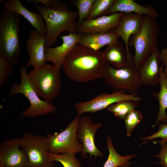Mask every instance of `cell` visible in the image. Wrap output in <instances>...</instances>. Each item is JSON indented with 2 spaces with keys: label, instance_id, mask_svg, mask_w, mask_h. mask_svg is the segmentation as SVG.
<instances>
[{
  "label": "cell",
  "instance_id": "cb8c5ba5",
  "mask_svg": "<svg viewBox=\"0 0 167 167\" xmlns=\"http://www.w3.org/2000/svg\"><path fill=\"white\" fill-rule=\"evenodd\" d=\"M139 102L124 100L114 103L107 108L116 117L124 120L127 115L138 106Z\"/></svg>",
  "mask_w": 167,
  "mask_h": 167
},
{
  "label": "cell",
  "instance_id": "ffe728a7",
  "mask_svg": "<svg viewBox=\"0 0 167 167\" xmlns=\"http://www.w3.org/2000/svg\"><path fill=\"white\" fill-rule=\"evenodd\" d=\"M119 37L110 32L105 33L82 34L79 45L95 50H100L104 46L118 41Z\"/></svg>",
  "mask_w": 167,
  "mask_h": 167
},
{
  "label": "cell",
  "instance_id": "603a6c76",
  "mask_svg": "<svg viewBox=\"0 0 167 167\" xmlns=\"http://www.w3.org/2000/svg\"><path fill=\"white\" fill-rule=\"evenodd\" d=\"M107 146L109 155L103 167H120L125 165H130V160L135 157L136 154H130L125 156L119 155L115 149L110 135L106 137Z\"/></svg>",
  "mask_w": 167,
  "mask_h": 167
},
{
  "label": "cell",
  "instance_id": "3957f363",
  "mask_svg": "<svg viewBox=\"0 0 167 167\" xmlns=\"http://www.w3.org/2000/svg\"><path fill=\"white\" fill-rule=\"evenodd\" d=\"M156 19L144 15L139 29L129 41V45L133 46L135 51L132 64L139 70L151 54L158 49L160 29Z\"/></svg>",
  "mask_w": 167,
  "mask_h": 167
},
{
  "label": "cell",
  "instance_id": "7402d4cb",
  "mask_svg": "<svg viewBox=\"0 0 167 167\" xmlns=\"http://www.w3.org/2000/svg\"><path fill=\"white\" fill-rule=\"evenodd\" d=\"M163 65L160 66V74L159 84L160 91L157 92H154L153 96L157 99L159 104V108L156 120L155 126L160 122H167V78L163 71Z\"/></svg>",
  "mask_w": 167,
  "mask_h": 167
},
{
  "label": "cell",
  "instance_id": "8992f818",
  "mask_svg": "<svg viewBox=\"0 0 167 167\" xmlns=\"http://www.w3.org/2000/svg\"><path fill=\"white\" fill-rule=\"evenodd\" d=\"M20 74L21 81L11 86L8 95L23 94L28 100L30 106L20 114L21 117L33 118L37 116L44 115L49 113H56L58 110L51 101L41 100L32 86L28 78L26 67H21Z\"/></svg>",
  "mask_w": 167,
  "mask_h": 167
},
{
  "label": "cell",
  "instance_id": "6da1fadb",
  "mask_svg": "<svg viewBox=\"0 0 167 167\" xmlns=\"http://www.w3.org/2000/svg\"><path fill=\"white\" fill-rule=\"evenodd\" d=\"M107 66L103 52L77 45L65 57L62 67L70 79L86 83L102 78Z\"/></svg>",
  "mask_w": 167,
  "mask_h": 167
},
{
  "label": "cell",
  "instance_id": "f1b7e54d",
  "mask_svg": "<svg viewBox=\"0 0 167 167\" xmlns=\"http://www.w3.org/2000/svg\"><path fill=\"white\" fill-rule=\"evenodd\" d=\"M158 127V130L155 133L148 136L141 137L138 139V140H141V141L143 142L141 145L145 144L157 138H160L161 139L160 142L161 145L167 143V123H162L159 125Z\"/></svg>",
  "mask_w": 167,
  "mask_h": 167
},
{
  "label": "cell",
  "instance_id": "ba28073f",
  "mask_svg": "<svg viewBox=\"0 0 167 167\" xmlns=\"http://www.w3.org/2000/svg\"><path fill=\"white\" fill-rule=\"evenodd\" d=\"M79 121V117L77 116L61 132L47 134L49 145V153L62 154H82L83 152V145L77 135Z\"/></svg>",
  "mask_w": 167,
  "mask_h": 167
},
{
  "label": "cell",
  "instance_id": "d590c367",
  "mask_svg": "<svg viewBox=\"0 0 167 167\" xmlns=\"http://www.w3.org/2000/svg\"><path fill=\"white\" fill-rule=\"evenodd\" d=\"M161 167H163V166H161Z\"/></svg>",
  "mask_w": 167,
  "mask_h": 167
},
{
  "label": "cell",
  "instance_id": "e0dca14e",
  "mask_svg": "<svg viewBox=\"0 0 167 167\" xmlns=\"http://www.w3.org/2000/svg\"><path fill=\"white\" fill-rule=\"evenodd\" d=\"M4 10L21 15L40 33L45 35L46 27L41 15L37 11H32L23 6L19 0H10L3 4Z\"/></svg>",
  "mask_w": 167,
  "mask_h": 167
},
{
  "label": "cell",
  "instance_id": "d6986e66",
  "mask_svg": "<svg viewBox=\"0 0 167 167\" xmlns=\"http://www.w3.org/2000/svg\"><path fill=\"white\" fill-rule=\"evenodd\" d=\"M120 12L137 14L155 18L158 17V13L153 7L141 5L134 0H115L105 15Z\"/></svg>",
  "mask_w": 167,
  "mask_h": 167
},
{
  "label": "cell",
  "instance_id": "7a4b0ae2",
  "mask_svg": "<svg viewBox=\"0 0 167 167\" xmlns=\"http://www.w3.org/2000/svg\"><path fill=\"white\" fill-rule=\"evenodd\" d=\"M34 6L43 17L46 27L45 47L54 45L58 36L63 32L78 33L75 20L78 16V12L70 10L66 2L51 0L48 6L35 4Z\"/></svg>",
  "mask_w": 167,
  "mask_h": 167
},
{
  "label": "cell",
  "instance_id": "ac0fdd59",
  "mask_svg": "<svg viewBox=\"0 0 167 167\" xmlns=\"http://www.w3.org/2000/svg\"><path fill=\"white\" fill-rule=\"evenodd\" d=\"M160 52L157 49L144 62L139 70L142 85L155 86L159 83L160 74Z\"/></svg>",
  "mask_w": 167,
  "mask_h": 167
},
{
  "label": "cell",
  "instance_id": "e575fe53",
  "mask_svg": "<svg viewBox=\"0 0 167 167\" xmlns=\"http://www.w3.org/2000/svg\"><path fill=\"white\" fill-rule=\"evenodd\" d=\"M0 167H4L2 165H0Z\"/></svg>",
  "mask_w": 167,
  "mask_h": 167
},
{
  "label": "cell",
  "instance_id": "44dd1931",
  "mask_svg": "<svg viewBox=\"0 0 167 167\" xmlns=\"http://www.w3.org/2000/svg\"><path fill=\"white\" fill-rule=\"evenodd\" d=\"M103 53L107 64L114 68L129 64L126 48L118 41L108 45Z\"/></svg>",
  "mask_w": 167,
  "mask_h": 167
},
{
  "label": "cell",
  "instance_id": "9a60e30c",
  "mask_svg": "<svg viewBox=\"0 0 167 167\" xmlns=\"http://www.w3.org/2000/svg\"><path fill=\"white\" fill-rule=\"evenodd\" d=\"M26 42V49L29 58L25 63V66L26 67L32 66L33 68H37L45 64L46 62L45 35L35 29H32Z\"/></svg>",
  "mask_w": 167,
  "mask_h": 167
},
{
  "label": "cell",
  "instance_id": "83f0119b",
  "mask_svg": "<svg viewBox=\"0 0 167 167\" xmlns=\"http://www.w3.org/2000/svg\"><path fill=\"white\" fill-rule=\"evenodd\" d=\"M143 118L142 113L138 110H132L127 115L124 120L127 136H131L134 128Z\"/></svg>",
  "mask_w": 167,
  "mask_h": 167
},
{
  "label": "cell",
  "instance_id": "1f68e13d",
  "mask_svg": "<svg viewBox=\"0 0 167 167\" xmlns=\"http://www.w3.org/2000/svg\"><path fill=\"white\" fill-rule=\"evenodd\" d=\"M160 56L161 61L163 65V71L167 78V47L163 48L160 52Z\"/></svg>",
  "mask_w": 167,
  "mask_h": 167
},
{
  "label": "cell",
  "instance_id": "52a82bcc",
  "mask_svg": "<svg viewBox=\"0 0 167 167\" xmlns=\"http://www.w3.org/2000/svg\"><path fill=\"white\" fill-rule=\"evenodd\" d=\"M21 148L26 154L30 167H55L48 153L49 145L46 137L29 131L20 138Z\"/></svg>",
  "mask_w": 167,
  "mask_h": 167
},
{
  "label": "cell",
  "instance_id": "4316f807",
  "mask_svg": "<svg viewBox=\"0 0 167 167\" xmlns=\"http://www.w3.org/2000/svg\"><path fill=\"white\" fill-rule=\"evenodd\" d=\"M95 0H72L70 1L71 4L77 8L79 19L77 25L80 24L89 16L92 7Z\"/></svg>",
  "mask_w": 167,
  "mask_h": 167
},
{
  "label": "cell",
  "instance_id": "7c38bea8",
  "mask_svg": "<svg viewBox=\"0 0 167 167\" xmlns=\"http://www.w3.org/2000/svg\"><path fill=\"white\" fill-rule=\"evenodd\" d=\"M20 138L6 139L0 145V165L30 167L27 156L21 148Z\"/></svg>",
  "mask_w": 167,
  "mask_h": 167
},
{
  "label": "cell",
  "instance_id": "277c9868",
  "mask_svg": "<svg viewBox=\"0 0 167 167\" xmlns=\"http://www.w3.org/2000/svg\"><path fill=\"white\" fill-rule=\"evenodd\" d=\"M19 15L5 10L0 14V55L13 66L17 64L21 47L19 36Z\"/></svg>",
  "mask_w": 167,
  "mask_h": 167
},
{
  "label": "cell",
  "instance_id": "484cf974",
  "mask_svg": "<svg viewBox=\"0 0 167 167\" xmlns=\"http://www.w3.org/2000/svg\"><path fill=\"white\" fill-rule=\"evenodd\" d=\"M48 154L52 161L60 163L63 167H81V164L75 154H54L48 152Z\"/></svg>",
  "mask_w": 167,
  "mask_h": 167
},
{
  "label": "cell",
  "instance_id": "836d02e7",
  "mask_svg": "<svg viewBox=\"0 0 167 167\" xmlns=\"http://www.w3.org/2000/svg\"><path fill=\"white\" fill-rule=\"evenodd\" d=\"M120 167H138V166L132 167L130 166V165H125L121 166Z\"/></svg>",
  "mask_w": 167,
  "mask_h": 167
},
{
  "label": "cell",
  "instance_id": "d6a6232c",
  "mask_svg": "<svg viewBox=\"0 0 167 167\" xmlns=\"http://www.w3.org/2000/svg\"><path fill=\"white\" fill-rule=\"evenodd\" d=\"M51 0H28V2H35V4L41 3L43 6H47L49 5L51 2Z\"/></svg>",
  "mask_w": 167,
  "mask_h": 167
},
{
  "label": "cell",
  "instance_id": "9c48e42d",
  "mask_svg": "<svg viewBox=\"0 0 167 167\" xmlns=\"http://www.w3.org/2000/svg\"><path fill=\"white\" fill-rule=\"evenodd\" d=\"M102 78L115 92L125 91L129 93L136 94L142 85L139 70L132 64L119 69L107 64Z\"/></svg>",
  "mask_w": 167,
  "mask_h": 167
},
{
  "label": "cell",
  "instance_id": "4fadbf2b",
  "mask_svg": "<svg viewBox=\"0 0 167 167\" xmlns=\"http://www.w3.org/2000/svg\"><path fill=\"white\" fill-rule=\"evenodd\" d=\"M123 13L116 12L93 19L84 20L78 25V33L83 34L109 32L118 25Z\"/></svg>",
  "mask_w": 167,
  "mask_h": 167
},
{
  "label": "cell",
  "instance_id": "d4e9b609",
  "mask_svg": "<svg viewBox=\"0 0 167 167\" xmlns=\"http://www.w3.org/2000/svg\"><path fill=\"white\" fill-rule=\"evenodd\" d=\"M115 0H95L89 16L85 20L94 19L105 15Z\"/></svg>",
  "mask_w": 167,
  "mask_h": 167
},
{
  "label": "cell",
  "instance_id": "30bf717a",
  "mask_svg": "<svg viewBox=\"0 0 167 167\" xmlns=\"http://www.w3.org/2000/svg\"><path fill=\"white\" fill-rule=\"evenodd\" d=\"M125 91L115 92L111 94L102 92L90 100L76 103L74 107L77 116L80 117L84 113H92L101 111L117 102L128 100L139 102L142 98L136 94H127Z\"/></svg>",
  "mask_w": 167,
  "mask_h": 167
},
{
  "label": "cell",
  "instance_id": "5bb4252c",
  "mask_svg": "<svg viewBox=\"0 0 167 167\" xmlns=\"http://www.w3.org/2000/svg\"><path fill=\"white\" fill-rule=\"evenodd\" d=\"M144 16V15L137 14L124 13L118 25L110 31L120 37L124 41L129 64H132L133 58L129 49L130 38L138 31L143 23Z\"/></svg>",
  "mask_w": 167,
  "mask_h": 167
},
{
  "label": "cell",
  "instance_id": "4dcf8cb0",
  "mask_svg": "<svg viewBox=\"0 0 167 167\" xmlns=\"http://www.w3.org/2000/svg\"><path fill=\"white\" fill-rule=\"evenodd\" d=\"M160 150L155 157L158 158L160 161L158 164L163 167H167V143L161 145Z\"/></svg>",
  "mask_w": 167,
  "mask_h": 167
},
{
  "label": "cell",
  "instance_id": "5b68a950",
  "mask_svg": "<svg viewBox=\"0 0 167 167\" xmlns=\"http://www.w3.org/2000/svg\"><path fill=\"white\" fill-rule=\"evenodd\" d=\"M59 71L53 65L45 63L28 73L32 86L45 101H51L59 94L61 80Z\"/></svg>",
  "mask_w": 167,
  "mask_h": 167
},
{
  "label": "cell",
  "instance_id": "f546056e",
  "mask_svg": "<svg viewBox=\"0 0 167 167\" xmlns=\"http://www.w3.org/2000/svg\"><path fill=\"white\" fill-rule=\"evenodd\" d=\"M12 65L0 55V88L7 83L9 76L12 73Z\"/></svg>",
  "mask_w": 167,
  "mask_h": 167
},
{
  "label": "cell",
  "instance_id": "8fae6325",
  "mask_svg": "<svg viewBox=\"0 0 167 167\" xmlns=\"http://www.w3.org/2000/svg\"><path fill=\"white\" fill-rule=\"evenodd\" d=\"M101 122L93 123L91 117L88 115L79 117L77 128V137L83 147L82 157L87 158V153L95 157H103L104 154L96 147L94 141L95 135L102 126Z\"/></svg>",
  "mask_w": 167,
  "mask_h": 167
},
{
  "label": "cell",
  "instance_id": "2e32d148",
  "mask_svg": "<svg viewBox=\"0 0 167 167\" xmlns=\"http://www.w3.org/2000/svg\"><path fill=\"white\" fill-rule=\"evenodd\" d=\"M82 34L69 33L60 36L62 44L55 47H45V61H50L59 71L65 57L73 48L79 43Z\"/></svg>",
  "mask_w": 167,
  "mask_h": 167
}]
</instances>
